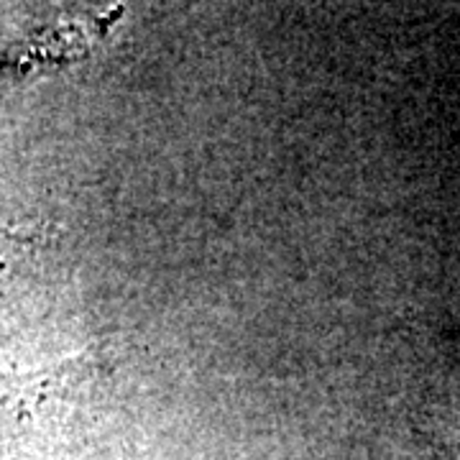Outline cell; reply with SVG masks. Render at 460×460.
<instances>
[{"label": "cell", "mask_w": 460, "mask_h": 460, "mask_svg": "<svg viewBox=\"0 0 460 460\" xmlns=\"http://www.w3.org/2000/svg\"><path fill=\"white\" fill-rule=\"evenodd\" d=\"M8 251H5V243L0 241V274L5 271V263H8V256H5Z\"/></svg>", "instance_id": "1"}]
</instances>
